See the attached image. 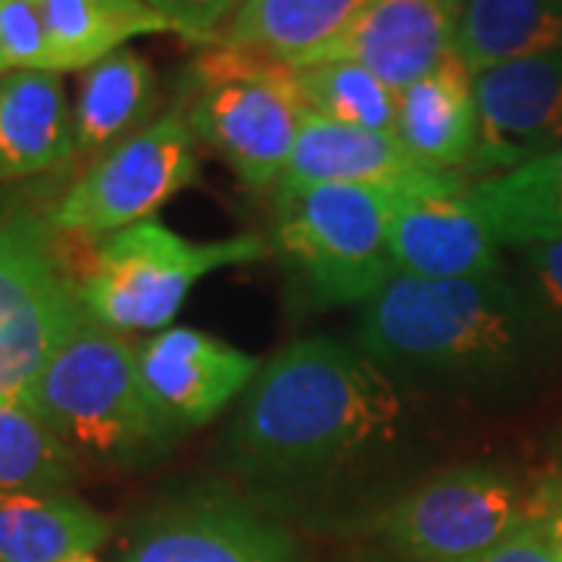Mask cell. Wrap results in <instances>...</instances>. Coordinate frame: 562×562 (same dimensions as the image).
I'll return each instance as SVG.
<instances>
[{"mask_svg": "<svg viewBox=\"0 0 562 562\" xmlns=\"http://www.w3.org/2000/svg\"><path fill=\"white\" fill-rule=\"evenodd\" d=\"M406 431L401 382L360 344L301 338L247 387L228 460L250 482L303 487L384 460Z\"/></svg>", "mask_w": 562, "mask_h": 562, "instance_id": "1", "label": "cell"}, {"mask_svg": "<svg viewBox=\"0 0 562 562\" xmlns=\"http://www.w3.org/2000/svg\"><path fill=\"white\" fill-rule=\"evenodd\" d=\"M538 328L543 325L509 276L416 279L394 272L360 306L357 344L397 382L475 387L525 366Z\"/></svg>", "mask_w": 562, "mask_h": 562, "instance_id": "2", "label": "cell"}, {"mask_svg": "<svg viewBox=\"0 0 562 562\" xmlns=\"http://www.w3.org/2000/svg\"><path fill=\"white\" fill-rule=\"evenodd\" d=\"M25 401L76 457L113 465L157 460L179 431L140 382L138 341L91 319L41 369Z\"/></svg>", "mask_w": 562, "mask_h": 562, "instance_id": "3", "label": "cell"}, {"mask_svg": "<svg viewBox=\"0 0 562 562\" xmlns=\"http://www.w3.org/2000/svg\"><path fill=\"white\" fill-rule=\"evenodd\" d=\"M406 191L425 188L316 184L276 194V247L313 310L362 306L397 272L391 220Z\"/></svg>", "mask_w": 562, "mask_h": 562, "instance_id": "4", "label": "cell"}, {"mask_svg": "<svg viewBox=\"0 0 562 562\" xmlns=\"http://www.w3.org/2000/svg\"><path fill=\"white\" fill-rule=\"evenodd\" d=\"M181 110L250 191L279 184L310 113L297 69L222 41L191 66Z\"/></svg>", "mask_w": 562, "mask_h": 562, "instance_id": "5", "label": "cell"}, {"mask_svg": "<svg viewBox=\"0 0 562 562\" xmlns=\"http://www.w3.org/2000/svg\"><path fill=\"white\" fill-rule=\"evenodd\" d=\"M260 235L191 241L166 222H135L98 241L79 272L85 316L120 335H157L172 328L194 284L220 269L260 262Z\"/></svg>", "mask_w": 562, "mask_h": 562, "instance_id": "6", "label": "cell"}, {"mask_svg": "<svg viewBox=\"0 0 562 562\" xmlns=\"http://www.w3.org/2000/svg\"><path fill=\"white\" fill-rule=\"evenodd\" d=\"M85 319L50 213L0 191V401L25 397Z\"/></svg>", "mask_w": 562, "mask_h": 562, "instance_id": "7", "label": "cell"}, {"mask_svg": "<svg viewBox=\"0 0 562 562\" xmlns=\"http://www.w3.org/2000/svg\"><path fill=\"white\" fill-rule=\"evenodd\" d=\"M528 503L531 494L503 469L457 465L379 509L369 535L394 562L469 560L519 531Z\"/></svg>", "mask_w": 562, "mask_h": 562, "instance_id": "8", "label": "cell"}, {"mask_svg": "<svg viewBox=\"0 0 562 562\" xmlns=\"http://www.w3.org/2000/svg\"><path fill=\"white\" fill-rule=\"evenodd\" d=\"M198 144L184 110H169L91 162L54 203L50 225L60 235L106 238L154 220L201 176Z\"/></svg>", "mask_w": 562, "mask_h": 562, "instance_id": "9", "label": "cell"}, {"mask_svg": "<svg viewBox=\"0 0 562 562\" xmlns=\"http://www.w3.org/2000/svg\"><path fill=\"white\" fill-rule=\"evenodd\" d=\"M479 154L472 176L494 179L562 147V50L475 76Z\"/></svg>", "mask_w": 562, "mask_h": 562, "instance_id": "10", "label": "cell"}, {"mask_svg": "<svg viewBox=\"0 0 562 562\" xmlns=\"http://www.w3.org/2000/svg\"><path fill=\"white\" fill-rule=\"evenodd\" d=\"M120 562H301L288 528L238 501H179L147 513Z\"/></svg>", "mask_w": 562, "mask_h": 562, "instance_id": "11", "label": "cell"}, {"mask_svg": "<svg viewBox=\"0 0 562 562\" xmlns=\"http://www.w3.org/2000/svg\"><path fill=\"white\" fill-rule=\"evenodd\" d=\"M140 382L176 428H198L247 394L260 360L198 328H166L138 341Z\"/></svg>", "mask_w": 562, "mask_h": 562, "instance_id": "12", "label": "cell"}, {"mask_svg": "<svg viewBox=\"0 0 562 562\" xmlns=\"http://www.w3.org/2000/svg\"><path fill=\"white\" fill-rule=\"evenodd\" d=\"M394 269L416 279L506 276L503 244L469 201L465 181L406 191L391 220Z\"/></svg>", "mask_w": 562, "mask_h": 562, "instance_id": "13", "label": "cell"}, {"mask_svg": "<svg viewBox=\"0 0 562 562\" xmlns=\"http://www.w3.org/2000/svg\"><path fill=\"white\" fill-rule=\"evenodd\" d=\"M462 3L465 0H372L319 63H360L394 91H403L453 57Z\"/></svg>", "mask_w": 562, "mask_h": 562, "instance_id": "14", "label": "cell"}, {"mask_svg": "<svg viewBox=\"0 0 562 562\" xmlns=\"http://www.w3.org/2000/svg\"><path fill=\"white\" fill-rule=\"evenodd\" d=\"M462 172H443L416 160L394 132H372L306 113L294 154L276 194L316 184H375V188H443Z\"/></svg>", "mask_w": 562, "mask_h": 562, "instance_id": "15", "label": "cell"}, {"mask_svg": "<svg viewBox=\"0 0 562 562\" xmlns=\"http://www.w3.org/2000/svg\"><path fill=\"white\" fill-rule=\"evenodd\" d=\"M76 154V122L60 72L0 76V181L60 169Z\"/></svg>", "mask_w": 562, "mask_h": 562, "instance_id": "16", "label": "cell"}, {"mask_svg": "<svg viewBox=\"0 0 562 562\" xmlns=\"http://www.w3.org/2000/svg\"><path fill=\"white\" fill-rule=\"evenodd\" d=\"M394 135L416 160L435 169H472L479 154L475 79L457 57H450L431 76L403 88Z\"/></svg>", "mask_w": 562, "mask_h": 562, "instance_id": "17", "label": "cell"}, {"mask_svg": "<svg viewBox=\"0 0 562 562\" xmlns=\"http://www.w3.org/2000/svg\"><path fill=\"white\" fill-rule=\"evenodd\" d=\"M369 3L372 0H244L220 41L303 69L319 63Z\"/></svg>", "mask_w": 562, "mask_h": 562, "instance_id": "18", "label": "cell"}, {"mask_svg": "<svg viewBox=\"0 0 562 562\" xmlns=\"http://www.w3.org/2000/svg\"><path fill=\"white\" fill-rule=\"evenodd\" d=\"M106 538L110 519L72 491L0 494V562H66Z\"/></svg>", "mask_w": 562, "mask_h": 562, "instance_id": "19", "label": "cell"}, {"mask_svg": "<svg viewBox=\"0 0 562 562\" xmlns=\"http://www.w3.org/2000/svg\"><path fill=\"white\" fill-rule=\"evenodd\" d=\"M157 106V72L135 47H120L81 72L72 103L76 144L81 154H106L132 138Z\"/></svg>", "mask_w": 562, "mask_h": 562, "instance_id": "20", "label": "cell"}, {"mask_svg": "<svg viewBox=\"0 0 562 562\" xmlns=\"http://www.w3.org/2000/svg\"><path fill=\"white\" fill-rule=\"evenodd\" d=\"M562 0H465L453 57L482 76L506 63L560 54Z\"/></svg>", "mask_w": 562, "mask_h": 562, "instance_id": "21", "label": "cell"}, {"mask_svg": "<svg viewBox=\"0 0 562 562\" xmlns=\"http://www.w3.org/2000/svg\"><path fill=\"white\" fill-rule=\"evenodd\" d=\"M50 41L54 72H85L140 35H162L172 25L147 0H35Z\"/></svg>", "mask_w": 562, "mask_h": 562, "instance_id": "22", "label": "cell"}, {"mask_svg": "<svg viewBox=\"0 0 562 562\" xmlns=\"http://www.w3.org/2000/svg\"><path fill=\"white\" fill-rule=\"evenodd\" d=\"M469 201L503 247L557 238L562 235V147L513 172L472 184Z\"/></svg>", "mask_w": 562, "mask_h": 562, "instance_id": "23", "label": "cell"}, {"mask_svg": "<svg viewBox=\"0 0 562 562\" xmlns=\"http://www.w3.org/2000/svg\"><path fill=\"white\" fill-rule=\"evenodd\" d=\"M76 475L79 457L25 397L0 401V494L66 491Z\"/></svg>", "mask_w": 562, "mask_h": 562, "instance_id": "24", "label": "cell"}, {"mask_svg": "<svg viewBox=\"0 0 562 562\" xmlns=\"http://www.w3.org/2000/svg\"><path fill=\"white\" fill-rule=\"evenodd\" d=\"M297 81L310 113L372 132H394L397 125L401 91H394L360 63H313L297 69Z\"/></svg>", "mask_w": 562, "mask_h": 562, "instance_id": "25", "label": "cell"}, {"mask_svg": "<svg viewBox=\"0 0 562 562\" xmlns=\"http://www.w3.org/2000/svg\"><path fill=\"white\" fill-rule=\"evenodd\" d=\"M50 69V41L35 0H0V76Z\"/></svg>", "mask_w": 562, "mask_h": 562, "instance_id": "26", "label": "cell"}, {"mask_svg": "<svg viewBox=\"0 0 562 562\" xmlns=\"http://www.w3.org/2000/svg\"><path fill=\"white\" fill-rule=\"evenodd\" d=\"M525 301L543 328H562V235L516 247Z\"/></svg>", "mask_w": 562, "mask_h": 562, "instance_id": "27", "label": "cell"}, {"mask_svg": "<svg viewBox=\"0 0 562 562\" xmlns=\"http://www.w3.org/2000/svg\"><path fill=\"white\" fill-rule=\"evenodd\" d=\"M172 32L194 44H216L222 38V25L232 22L244 0H147Z\"/></svg>", "mask_w": 562, "mask_h": 562, "instance_id": "28", "label": "cell"}, {"mask_svg": "<svg viewBox=\"0 0 562 562\" xmlns=\"http://www.w3.org/2000/svg\"><path fill=\"white\" fill-rule=\"evenodd\" d=\"M528 522L541 531L543 541L562 560V475H550L531 491Z\"/></svg>", "mask_w": 562, "mask_h": 562, "instance_id": "29", "label": "cell"}, {"mask_svg": "<svg viewBox=\"0 0 562 562\" xmlns=\"http://www.w3.org/2000/svg\"><path fill=\"white\" fill-rule=\"evenodd\" d=\"M457 562H562L550 543L543 541L541 531L531 522H525L519 531H513L506 541H501L497 547L484 550L479 557H469V560Z\"/></svg>", "mask_w": 562, "mask_h": 562, "instance_id": "30", "label": "cell"}, {"mask_svg": "<svg viewBox=\"0 0 562 562\" xmlns=\"http://www.w3.org/2000/svg\"><path fill=\"white\" fill-rule=\"evenodd\" d=\"M66 562H101L98 560V553H81V557H72V560Z\"/></svg>", "mask_w": 562, "mask_h": 562, "instance_id": "31", "label": "cell"}]
</instances>
